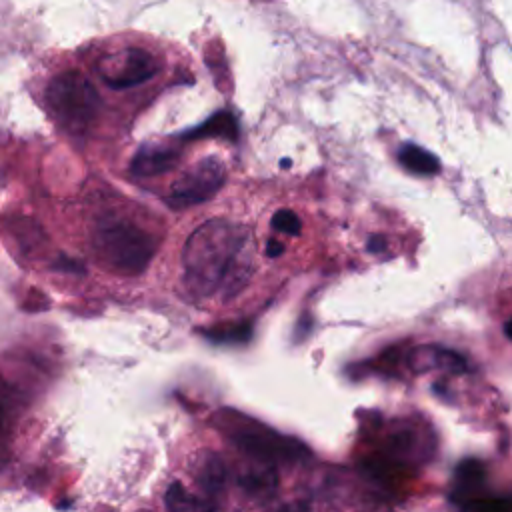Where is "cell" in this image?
<instances>
[{"label": "cell", "instance_id": "6da1fadb", "mask_svg": "<svg viewBox=\"0 0 512 512\" xmlns=\"http://www.w3.org/2000/svg\"><path fill=\"white\" fill-rule=\"evenodd\" d=\"M182 264L186 286L196 296L234 298L252 274L250 230L226 220H210L188 238Z\"/></svg>", "mask_w": 512, "mask_h": 512}, {"label": "cell", "instance_id": "7a4b0ae2", "mask_svg": "<svg viewBox=\"0 0 512 512\" xmlns=\"http://www.w3.org/2000/svg\"><path fill=\"white\" fill-rule=\"evenodd\" d=\"M92 246L106 268L130 276L146 270L154 256L150 234L122 218L102 220L94 230Z\"/></svg>", "mask_w": 512, "mask_h": 512}, {"label": "cell", "instance_id": "3957f363", "mask_svg": "<svg viewBox=\"0 0 512 512\" xmlns=\"http://www.w3.org/2000/svg\"><path fill=\"white\" fill-rule=\"evenodd\" d=\"M46 102L54 118L68 130H84L98 116L100 96L94 84L76 70L54 76L46 88Z\"/></svg>", "mask_w": 512, "mask_h": 512}, {"label": "cell", "instance_id": "277c9868", "mask_svg": "<svg viewBox=\"0 0 512 512\" xmlns=\"http://www.w3.org/2000/svg\"><path fill=\"white\" fill-rule=\"evenodd\" d=\"M228 434L236 446H240L250 458L262 464L274 466L280 462H298L308 456V450L302 442L266 428L250 418L230 424Z\"/></svg>", "mask_w": 512, "mask_h": 512}, {"label": "cell", "instance_id": "5b68a950", "mask_svg": "<svg viewBox=\"0 0 512 512\" xmlns=\"http://www.w3.org/2000/svg\"><path fill=\"white\" fill-rule=\"evenodd\" d=\"M226 176L224 164L216 156H208L190 166L174 184L166 202L172 208H188L210 200L222 186Z\"/></svg>", "mask_w": 512, "mask_h": 512}, {"label": "cell", "instance_id": "8992f818", "mask_svg": "<svg viewBox=\"0 0 512 512\" xmlns=\"http://www.w3.org/2000/svg\"><path fill=\"white\" fill-rule=\"evenodd\" d=\"M158 66L156 56L148 50L126 48L104 68L102 78L110 88H132L150 80Z\"/></svg>", "mask_w": 512, "mask_h": 512}, {"label": "cell", "instance_id": "52a82bcc", "mask_svg": "<svg viewBox=\"0 0 512 512\" xmlns=\"http://www.w3.org/2000/svg\"><path fill=\"white\" fill-rule=\"evenodd\" d=\"M180 162V150L170 144H146L130 160V172L140 178L164 174Z\"/></svg>", "mask_w": 512, "mask_h": 512}, {"label": "cell", "instance_id": "ba28073f", "mask_svg": "<svg viewBox=\"0 0 512 512\" xmlns=\"http://www.w3.org/2000/svg\"><path fill=\"white\" fill-rule=\"evenodd\" d=\"M238 484L242 486V490H244L250 498L266 500V498H270V496L276 492V488H278V476H276L274 466L256 462L254 466L246 468V470L238 476Z\"/></svg>", "mask_w": 512, "mask_h": 512}, {"label": "cell", "instance_id": "9c48e42d", "mask_svg": "<svg viewBox=\"0 0 512 512\" xmlns=\"http://www.w3.org/2000/svg\"><path fill=\"white\" fill-rule=\"evenodd\" d=\"M412 366L418 370L440 368V370L462 372L466 370V360L454 350H446L438 346H422L412 352Z\"/></svg>", "mask_w": 512, "mask_h": 512}, {"label": "cell", "instance_id": "30bf717a", "mask_svg": "<svg viewBox=\"0 0 512 512\" xmlns=\"http://www.w3.org/2000/svg\"><path fill=\"white\" fill-rule=\"evenodd\" d=\"M238 136V120L232 112L222 110L212 114L204 124L188 130L182 134L184 140H198V138H226L236 140Z\"/></svg>", "mask_w": 512, "mask_h": 512}, {"label": "cell", "instance_id": "8fae6325", "mask_svg": "<svg viewBox=\"0 0 512 512\" xmlns=\"http://www.w3.org/2000/svg\"><path fill=\"white\" fill-rule=\"evenodd\" d=\"M164 504L168 512H216V506L198 494H192L180 482H172L164 492Z\"/></svg>", "mask_w": 512, "mask_h": 512}, {"label": "cell", "instance_id": "7c38bea8", "mask_svg": "<svg viewBox=\"0 0 512 512\" xmlns=\"http://www.w3.org/2000/svg\"><path fill=\"white\" fill-rule=\"evenodd\" d=\"M456 490L452 492V498L460 504L462 500L476 496V490L484 482V464L480 460H462L456 468Z\"/></svg>", "mask_w": 512, "mask_h": 512}, {"label": "cell", "instance_id": "4fadbf2b", "mask_svg": "<svg viewBox=\"0 0 512 512\" xmlns=\"http://www.w3.org/2000/svg\"><path fill=\"white\" fill-rule=\"evenodd\" d=\"M398 158L404 164V168L414 172V174L430 176V174H436L440 170L438 158L434 154H430L428 150H424L420 146H414V144H404L400 148Z\"/></svg>", "mask_w": 512, "mask_h": 512}, {"label": "cell", "instance_id": "5bb4252c", "mask_svg": "<svg viewBox=\"0 0 512 512\" xmlns=\"http://www.w3.org/2000/svg\"><path fill=\"white\" fill-rule=\"evenodd\" d=\"M250 334H252V326L248 322H234V324H224V326H214L210 330H204L206 338L214 342H226V344L248 342Z\"/></svg>", "mask_w": 512, "mask_h": 512}, {"label": "cell", "instance_id": "9a60e30c", "mask_svg": "<svg viewBox=\"0 0 512 512\" xmlns=\"http://www.w3.org/2000/svg\"><path fill=\"white\" fill-rule=\"evenodd\" d=\"M226 480V470L224 464L218 456L210 454L204 462H202V470H200V482L208 492H218L222 488Z\"/></svg>", "mask_w": 512, "mask_h": 512}, {"label": "cell", "instance_id": "2e32d148", "mask_svg": "<svg viewBox=\"0 0 512 512\" xmlns=\"http://www.w3.org/2000/svg\"><path fill=\"white\" fill-rule=\"evenodd\" d=\"M462 512H512V502L504 498L470 496L460 502Z\"/></svg>", "mask_w": 512, "mask_h": 512}, {"label": "cell", "instance_id": "e0dca14e", "mask_svg": "<svg viewBox=\"0 0 512 512\" xmlns=\"http://www.w3.org/2000/svg\"><path fill=\"white\" fill-rule=\"evenodd\" d=\"M270 226H272L276 232H284V234H288V236H296V234H300V230H302V222H300L298 214L292 212V210H288V208L278 210V212L272 216Z\"/></svg>", "mask_w": 512, "mask_h": 512}, {"label": "cell", "instance_id": "ac0fdd59", "mask_svg": "<svg viewBox=\"0 0 512 512\" xmlns=\"http://www.w3.org/2000/svg\"><path fill=\"white\" fill-rule=\"evenodd\" d=\"M282 252H284V246H282V242H278V240H272V238L266 242V254H268L270 258H278Z\"/></svg>", "mask_w": 512, "mask_h": 512}, {"label": "cell", "instance_id": "d6986e66", "mask_svg": "<svg viewBox=\"0 0 512 512\" xmlns=\"http://www.w3.org/2000/svg\"><path fill=\"white\" fill-rule=\"evenodd\" d=\"M274 512H308V508L304 504H300V502H294V504H286V506H282V508H278Z\"/></svg>", "mask_w": 512, "mask_h": 512}, {"label": "cell", "instance_id": "ffe728a7", "mask_svg": "<svg viewBox=\"0 0 512 512\" xmlns=\"http://www.w3.org/2000/svg\"><path fill=\"white\" fill-rule=\"evenodd\" d=\"M504 334H506V336L512 340V318H510V320L504 324Z\"/></svg>", "mask_w": 512, "mask_h": 512}]
</instances>
